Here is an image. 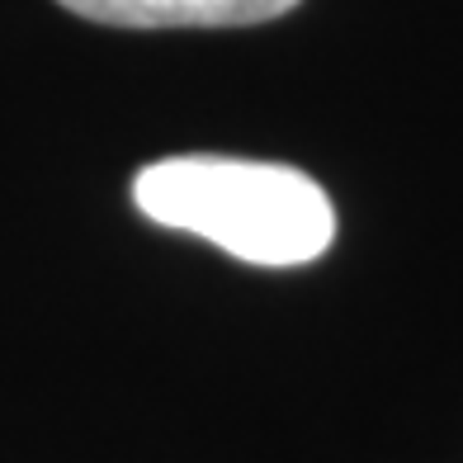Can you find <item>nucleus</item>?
<instances>
[{
    "label": "nucleus",
    "instance_id": "obj_1",
    "mask_svg": "<svg viewBox=\"0 0 463 463\" xmlns=\"http://www.w3.org/2000/svg\"><path fill=\"white\" fill-rule=\"evenodd\" d=\"M133 203L152 222L194 232L246 265H307L335 237L326 189L279 161L165 156L137 171Z\"/></svg>",
    "mask_w": 463,
    "mask_h": 463
},
{
    "label": "nucleus",
    "instance_id": "obj_2",
    "mask_svg": "<svg viewBox=\"0 0 463 463\" xmlns=\"http://www.w3.org/2000/svg\"><path fill=\"white\" fill-rule=\"evenodd\" d=\"M57 5L114 29H237L279 19L298 0H57Z\"/></svg>",
    "mask_w": 463,
    "mask_h": 463
}]
</instances>
